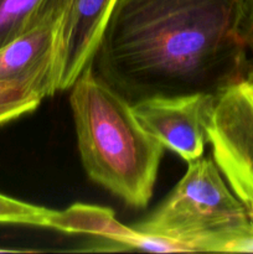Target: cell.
<instances>
[{
	"label": "cell",
	"instance_id": "9c48e42d",
	"mask_svg": "<svg viewBox=\"0 0 253 254\" xmlns=\"http://www.w3.org/2000/svg\"><path fill=\"white\" fill-rule=\"evenodd\" d=\"M69 0H0V49L55 15L64 14Z\"/></svg>",
	"mask_w": 253,
	"mask_h": 254
},
{
	"label": "cell",
	"instance_id": "7a4b0ae2",
	"mask_svg": "<svg viewBox=\"0 0 253 254\" xmlns=\"http://www.w3.org/2000/svg\"><path fill=\"white\" fill-rule=\"evenodd\" d=\"M69 104L88 178L126 205L146 207L165 148L140 126L130 104L97 76L91 64L71 87Z\"/></svg>",
	"mask_w": 253,
	"mask_h": 254
},
{
	"label": "cell",
	"instance_id": "7c38bea8",
	"mask_svg": "<svg viewBox=\"0 0 253 254\" xmlns=\"http://www.w3.org/2000/svg\"><path fill=\"white\" fill-rule=\"evenodd\" d=\"M247 22L251 42L253 45V0H247Z\"/></svg>",
	"mask_w": 253,
	"mask_h": 254
},
{
	"label": "cell",
	"instance_id": "5bb4252c",
	"mask_svg": "<svg viewBox=\"0 0 253 254\" xmlns=\"http://www.w3.org/2000/svg\"><path fill=\"white\" fill-rule=\"evenodd\" d=\"M247 212H248V217H250L251 222L253 223V205L247 206Z\"/></svg>",
	"mask_w": 253,
	"mask_h": 254
},
{
	"label": "cell",
	"instance_id": "6da1fadb",
	"mask_svg": "<svg viewBox=\"0 0 253 254\" xmlns=\"http://www.w3.org/2000/svg\"><path fill=\"white\" fill-rule=\"evenodd\" d=\"M247 0H117L91 60L129 104L218 96L247 74Z\"/></svg>",
	"mask_w": 253,
	"mask_h": 254
},
{
	"label": "cell",
	"instance_id": "3957f363",
	"mask_svg": "<svg viewBox=\"0 0 253 254\" xmlns=\"http://www.w3.org/2000/svg\"><path fill=\"white\" fill-rule=\"evenodd\" d=\"M247 207L225 181L213 159L190 161L185 175L158 208L134 227L178 243L185 252H223L251 226Z\"/></svg>",
	"mask_w": 253,
	"mask_h": 254
},
{
	"label": "cell",
	"instance_id": "4fadbf2b",
	"mask_svg": "<svg viewBox=\"0 0 253 254\" xmlns=\"http://www.w3.org/2000/svg\"><path fill=\"white\" fill-rule=\"evenodd\" d=\"M246 79H247V81L250 82V83L253 84V66L251 67L250 69H248L247 74H246Z\"/></svg>",
	"mask_w": 253,
	"mask_h": 254
},
{
	"label": "cell",
	"instance_id": "8fae6325",
	"mask_svg": "<svg viewBox=\"0 0 253 254\" xmlns=\"http://www.w3.org/2000/svg\"><path fill=\"white\" fill-rule=\"evenodd\" d=\"M42 98L26 87L0 82V126L34 112Z\"/></svg>",
	"mask_w": 253,
	"mask_h": 254
},
{
	"label": "cell",
	"instance_id": "ba28073f",
	"mask_svg": "<svg viewBox=\"0 0 253 254\" xmlns=\"http://www.w3.org/2000/svg\"><path fill=\"white\" fill-rule=\"evenodd\" d=\"M69 235H89L113 243L116 251H144V252H185L178 243L163 238L151 237L117 221L114 212L99 206L74 203L62 211H55L51 227Z\"/></svg>",
	"mask_w": 253,
	"mask_h": 254
},
{
	"label": "cell",
	"instance_id": "277c9868",
	"mask_svg": "<svg viewBox=\"0 0 253 254\" xmlns=\"http://www.w3.org/2000/svg\"><path fill=\"white\" fill-rule=\"evenodd\" d=\"M207 139L235 195L246 207L253 205V84L246 78L218 94Z\"/></svg>",
	"mask_w": 253,
	"mask_h": 254
},
{
	"label": "cell",
	"instance_id": "8992f818",
	"mask_svg": "<svg viewBox=\"0 0 253 254\" xmlns=\"http://www.w3.org/2000/svg\"><path fill=\"white\" fill-rule=\"evenodd\" d=\"M64 14L45 20L0 49V82L26 87L42 99L59 91V50Z\"/></svg>",
	"mask_w": 253,
	"mask_h": 254
},
{
	"label": "cell",
	"instance_id": "9a60e30c",
	"mask_svg": "<svg viewBox=\"0 0 253 254\" xmlns=\"http://www.w3.org/2000/svg\"><path fill=\"white\" fill-rule=\"evenodd\" d=\"M16 252H25V251H15V250H2L0 248V253H16Z\"/></svg>",
	"mask_w": 253,
	"mask_h": 254
},
{
	"label": "cell",
	"instance_id": "5b68a950",
	"mask_svg": "<svg viewBox=\"0 0 253 254\" xmlns=\"http://www.w3.org/2000/svg\"><path fill=\"white\" fill-rule=\"evenodd\" d=\"M215 94L158 97L131 104L140 126L165 149L190 163L203 155Z\"/></svg>",
	"mask_w": 253,
	"mask_h": 254
},
{
	"label": "cell",
	"instance_id": "30bf717a",
	"mask_svg": "<svg viewBox=\"0 0 253 254\" xmlns=\"http://www.w3.org/2000/svg\"><path fill=\"white\" fill-rule=\"evenodd\" d=\"M55 210L24 202L0 193V225L51 227Z\"/></svg>",
	"mask_w": 253,
	"mask_h": 254
},
{
	"label": "cell",
	"instance_id": "52a82bcc",
	"mask_svg": "<svg viewBox=\"0 0 253 254\" xmlns=\"http://www.w3.org/2000/svg\"><path fill=\"white\" fill-rule=\"evenodd\" d=\"M117 0H69L61 24L59 91L69 89L89 64Z\"/></svg>",
	"mask_w": 253,
	"mask_h": 254
}]
</instances>
